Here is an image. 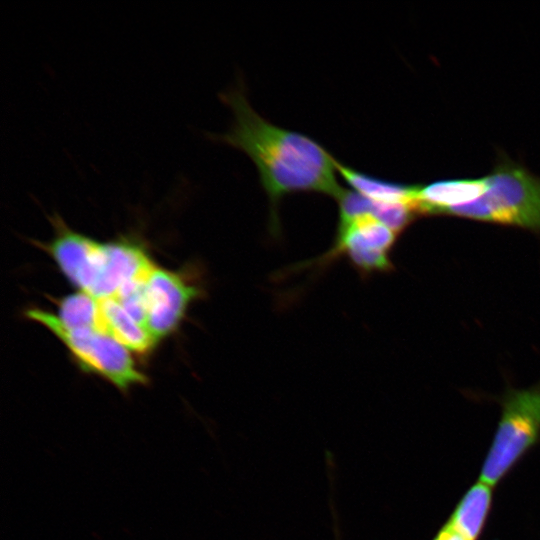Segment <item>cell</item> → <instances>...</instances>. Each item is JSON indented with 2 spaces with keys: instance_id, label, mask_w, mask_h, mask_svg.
I'll use <instances>...</instances> for the list:
<instances>
[{
  "instance_id": "obj_1",
  "label": "cell",
  "mask_w": 540,
  "mask_h": 540,
  "mask_svg": "<svg viewBox=\"0 0 540 540\" xmlns=\"http://www.w3.org/2000/svg\"><path fill=\"white\" fill-rule=\"evenodd\" d=\"M233 113V123L223 134L210 138L243 151L255 164L269 200V227L280 234L279 204L296 193H318L338 199L344 192L335 157L312 137L279 127L251 106L243 79L219 94Z\"/></svg>"
},
{
  "instance_id": "obj_2",
  "label": "cell",
  "mask_w": 540,
  "mask_h": 540,
  "mask_svg": "<svg viewBox=\"0 0 540 540\" xmlns=\"http://www.w3.org/2000/svg\"><path fill=\"white\" fill-rule=\"evenodd\" d=\"M47 245L64 275L82 292L96 299L113 298L127 283L150 275L155 265L134 241L101 243L69 229L58 215Z\"/></svg>"
},
{
  "instance_id": "obj_3",
  "label": "cell",
  "mask_w": 540,
  "mask_h": 540,
  "mask_svg": "<svg viewBox=\"0 0 540 540\" xmlns=\"http://www.w3.org/2000/svg\"><path fill=\"white\" fill-rule=\"evenodd\" d=\"M486 191L473 202L449 208L444 215L540 231V178L502 159L485 177Z\"/></svg>"
},
{
  "instance_id": "obj_4",
  "label": "cell",
  "mask_w": 540,
  "mask_h": 540,
  "mask_svg": "<svg viewBox=\"0 0 540 540\" xmlns=\"http://www.w3.org/2000/svg\"><path fill=\"white\" fill-rule=\"evenodd\" d=\"M479 480L499 484L540 442V385L508 391Z\"/></svg>"
},
{
  "instance_id": "obj_5",
  "label": "cell",
  "mask_w": 540,
  "mask_h": 540,
  "mask_svg": "<svg viewBox=\"0 0 540 540\" xmlns=\"http://www.w3.org/2000/svg\"><path fill=\"white\" fill-rule=\"evenodd\" d=\"M25 315L57 336L81 368L105 378L119 390L126 392L134 385L146 383L128 349L112 337L88 329L66 328L58 316L42 309H29Z\"/></svg>"
},
{
  "instance_id": "obj_6",
  "label": "cell",
  "mask_w": 540,
  "mask_h": 540,
  "mask_svg": "<svg viewBox=\"0 0 540 540\" xmlns=\"http://www.w3.org/2000/svg\"><path fill=\"white\" fill-rule=\"evenodd\" d=\"M397 234L370 214L339 220L335 243L322 260L343 255L362 275L389 271L392 268L390 253Z\"/></svg>"
},
{
  "instance_id": "obj_7",
  "label": "cell",
  "mask_w": 540,
  "mask_h": 540,
  "mask_svg": "<svg viewBox=\"0 0 540 540\" xmlns=\"http://www.w3.org/2000/svg\"><path fill=\"white\" fill-rule=\"evenodd\" d=\"M198 295V288L182 276L155 265L146 283L145 324L155 342L175 330L188 304Z\"/></svg>"
},
{
  "instance_id": "obj_8",
  "label": "cell",
  "mask_w": 540,
  "mask_h": 540,
  "mask_svg": "<svg viewBox=\"0 0 540 540\" xmlns=\"http://www.w3.org/2000/svg\"><path fill=\"white\" fill-rule=\"evenodd\" d=\"M487 185L484 178L439 180L416 186L412 208L416 215H440L449 208L481 197Z\"/></svg>"
},
{
  "instance_id": "obj_9",
  "label": "cell",
  "mask_w": 540,
  "mask_h": 540,
  "mask_svg": "<svg viewBox=\"0 0 540 540\" xmlns=\"http://www.w3.org/2000/svg\"><path fill=\"white\" fill-rule=\"evenodd\" d=\"M493 506V487L481 480L461 497L447 524L467 540H480Z\"/></svg>"
},
{
  "instance_id": "obj_10",
  "label": "cell",
  "mask_w": 540,
  "mask_h": 540,
  "mask_svg": "<svg viewBox=\"0 0 540 540\" xmlns=\"http://www.w3.org/2000/svg\"><path fill=\"white\" fill-rule=\"evenodd\" d=\"M98 300L105 335L139 353L148 351L156 343L114 298Z\"/></svg>"
},
{
  "instance_id": "obj_11",
  "label": "cell",
  "mask_w": 540,
  "mask_h": 540,
  "mask_svg": "<svg viewBox=\"0 0 540 540\" xmlns=\"http://www.w3.org/2000/svg\"><path fill=\"white\" fill-rule=\"evenodd\" d=\"M335 167L338 175L351 187V190L374 202L412 204L416 185L380 179L357 171L337 159Z\"/></svg>"
},
{
  "instance_id": "obj_12",
  "label": "cell",
  "mask_w": 540,
  "mask_h": 540,
  "mask_svg": "<svg viewBox=\"0 0 540 540\" xmlns=\"http://www.w3.org/2000/svg\"><path fill=\"white\" fill-rule=\"evenodd\" d=\"M58 318L69 329H88L103 333L99 300L78 292L63 297L58 302Z\"/></svg>"
},
{
  "instance_id": "obj_13",
  "label": "cell",
  "mask_w": 540,
  "mask_h": 540,
  "mask_svg": "<svg viewBox=\"0 0 540 540\" xmlns=\"http://www.w3.org/2000/svg\"><path fill=\"white\" fill-rule=\"evenodd\" d=\"M432 540H467L451 526L445 523L434 535Z\"/></svg>"
},
{
  "instance_id": "obj_14",
  "label": "cell",
  "mask_w": 540,
  "mask_h": 540,
  "mask_svg": "<svg viewBox=\"0 0 540 540\" xmlns=\"http://www.w3.org/2000/svg\"><path fill=\"white\" fill-rule=\"evenodd\" d=\"M336 536H337V540H339V537H338L339 535L337 534Z\"/></svg>"
}]
</instances>
